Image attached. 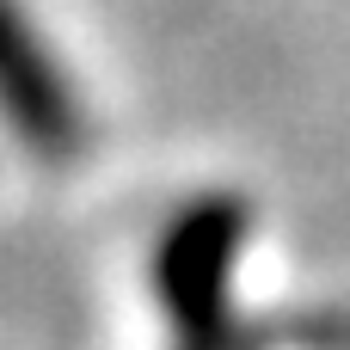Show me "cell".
Instances as JSON below:
<instances>
[{"label":"cell","instance_id":"1","mask_svg":"<svg viewBox=\"0 0 350 350\" xmlns=\"http://www.w3.org/2000/svg\"><path fill=\"white\" fill-rule=\"evenodd\" d=\"M252 209L240 197H197L178 209L154 246V283L172 320V350H240L228 283L246 246Z\"/></svg>","mask_w":350,"mask_h":350},{"label":"cell","instance_id":"2","mask_svg":"<svg viewBox=\"0 0 350 350\" xmlns=\"http://www.w3.org/2000/svg\"><path fill=\"white\" fill-rule=\"evenodd\" d=\"M0 117L37 160H74L86 142L80 98L18 0H0Z\"/></svg>","mask_w":350,"mask_h":350}]
</instances>
